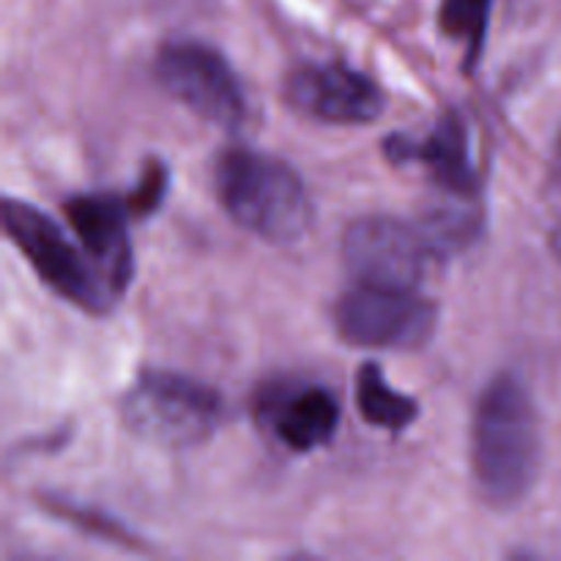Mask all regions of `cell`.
<instances>
[{
    "mask_svg": "<svg viewBox=\"0 0 561 561\" xmlns=\"http://www.w3.org/2000/svg\"><path fill=\"white\" fill-rule=\"evenodd\" d=\"M542 460L540 414L515 373H499L474 411L471 471L491 507L510 510L535 488Z\"/></svg>",
    "mask_w": 561,
    "mask_h": 561,
    "instance_id": "6da1fadb",
    "label": "cell"
},
{
    "mask_svg": "<svg viewBox=\"0 0 561 561\" xmlns=\"http://www.w3.org/2000/svg\"><path fill=\"white\" fill-rule=\"evenodd\" d=\"M214 186L228 217L268 244H294L310 230V192L301 175L272 153L225 151L214 168Z\"/></svg>",
    "mask_w": 561,
    "mask_h": 561,
    "instance_id": "7a4b0ae2",
    "label": "cell"
},
{
    "mask_svg": "<svg viewBox=\"0 0 561 561\" xmlns=\"http://www.w3.org/2000/svg\"><path fill=\"white\" fill-rule=\"evenodd\" d=\"M126 427L164 449L197 447L222 420V398L206 383L170 370H142L121 400Z\"/></svg>",
    "mask_w": 561,
    "mask_h": 561,
    "instance_id": "3957f363",
    "label": "cell"
},
{
    "mask_svg": "<svg viewBox=\"0 0 561 561\" xmlns=\"http://www.w3.org/2000/svg\"><path fill=\"white\" fill-rule=\"evenodd\" d=\"M3 228L11 244L25 255L33 272L38 274V279L60 299L80 307L82 312H91V316L110 312L113 296L118 294L104 279V274L88 263V257L77 250L75 241L53 217L38 211L31 203L5 197Z\"/></svg>",
    "mask_w": 561,
    "mask_h": 561,
    "instance_id": "277c9868",
    "label": "cell"
},
{
    "mask_svg": "<svg viewBox=\"0 0 561 561\" xmlns=\"http://www.w3.org/2000/svg\"><path fill=\"white\" fill-rule=\"evenodd\" d=\"M157 80L197 118L222 129H239L247 118L241 77L219 49L195 38L168 42L157 55Z\"/></svg>",
    "mask_w": 561,
    "mask_h": 561,
    "instance_id": "5b68a950",
    "label": "cell"
},
{
    "mask_svg": "<svg viewBox=\"0 0 561 561\" xmlns=\"http://www.w3.org/2000/svg\"><path fill=\"white\" fill-rule=\"evenodd\" d=\"M334 327L345 343L362 348L416 351L436 334L438 310L416 290L356 283L340 296Z\"/></svg>",
    "mask_w": 561,
    "mask_h": 561,
    "instance_id": "8992f818",
    "label": "cell"
},
{
    "mask_svg": "<svg viewBox=\"0 0 561 561\" xmlns=\"http://www.w3.org/2000/svg\"><path fill=\"white\" fill-rule=\"evenodd\" d=\"M433 255L420 225L370 214L345 228L343 257L356 283L416 290Z\"/></svg>",
    "mask_w": 561,
    "mask_h": 561,
    "instance_id": "52a82bcc",
    "label": "cell"
},
{
    "mask_svg": "<svg viewBox=\"0 0 561 561\" xmlns=\"http://www.w3.org/2000/svg\"><path fill=\"white\" fill-rule=\"evenodd\" d=\"M290 107L323 124H370L387 107L381 88L362 71L329 60L305 64L285 82Z\"/></svg>",
    "mask_w": 561,
    "mask_h": 561,
    "instance_id": "ba28073f",
    "label": "cell"
},
{
    "mask_svg": "<svg viewBox=\"0 0 561 561\" xmlns=\"http://www.w3.org/2000/svg\"><path fill=\"white\" fill-rule=\"evenodd\" d=\"M66 219L85 247L93 266L104 274L115 294H124L135 274L129 241V206L115 195H75L64 203Z\"/></svg>",
    "mask_w": 561,
    "mask_h": 561,
    "instance_id": "9c48e42d",
    "label": "cell"
},
{
    "mask_svg": "<svg viewBox=\"0 0 561 561\" xmlns=\"http://www.w3.org/2000/svg\"><path fill=\"white\" fill-rule=\"evenodd\" d=\"M383 153L392 164H425L431 179L458 201L477 197V190H480V173H477L474 153H471L469 126L460 113L442 115L431 135L422 137V140H411L405 135L387 137Z\"/></svg>",
    "mask_w": 561,
    "mask_h": 561,
    "instance_id": "30bf717a",
    "label": "cell"
},
{
    "mask_svg": "<svg viewBox=\"0 0 561 561\" xmlns=\"http://www.w3.org/2000/svg\"><path fill=\"white\" fill-rule=\"evenodd\" d=\"M274 436L294 453L327 447L340 427V400L323 387H299L266 403Z\"/></svg>",
    "mask_w": 561,
    "mask_h": 561,
    "instance_id": "8fae6325",
    "label": "cell"
},
{
    "mask_svg": "<svg viewBox=\"0 0 561 561\" xmlns=\"http://www.w3.org/2000/svg\"><path fill=\"white\" fill-rule=\"evenodd\" d=\"M356 409L367 425L389 433L405 431L420 416V405L409 394L389 387L387 376L376 362H367L356 376Z\"/></svg>",
    "mask_w": 561,
    "mask_h": 561,
    "instance_id": "7c38bea8",
    "label": "cell"
},
{
    "mask_svg": "<svg viewBox=\"0 0 561 561\" xmlns=\"http://www.w3.org/2000/svg\"><path fill=\"white\" fill-rule=\"evenodd\" d=\"M493 0H442L438 25L447 36L466 44V71H474L485 49Z\"/></svg>",
    "mask_w": 561,
    "mask_h": 561,
    "instance_id": "4fadbf2b",
    "label": "cell"
},
{
    "mask_svg": "<svg viewBox=\"0 0 561 561\" xmlns=\"http://www.w3.org/2000/svg\"><path fill=\"white\" fill-rule=\"evenodd\" d=\"M42 507L47 510V513H53L55 518L64 520V524L75 526V529L85 531V535H91V537H102V540L113 542V546L131 548V551H140V548H146L140 542V537H137L129 526H124L121 520H115L113 515L99 513V510L88 507V504H77L66 496H49L47 493V496L42 499Z\"/></svg>",
    "mask_w": 561,
    "mask_h": 561,
    "instance_id": "5bb4252c",
    "label": "cell"
},
{
    "mask_svg": "<svg viewBox=\"0 0 561 561\" xmlns=\"http://www.w3.org/2000/svg\"><path fill=\"white\" fill-rule=\"evenodd\" d=\"M170 186V170L168 164L159 162V159H151L142 170L140 181L135 184L131 195L126 197V206H129L131 217H148V214L157 211L162 206L164 195H168Z\"/></svg>",
    "mask_w": 561,
    "mask_h": 561,
    "instance_id": "9a60e30c",
    "label": "cell"
},
{
    "mask_svg": "<svg viewBox=\"0 0 561 561\" xmlns=\"http://www.w3.org/2000/svg\"><path fill=\"white\" fill-rule=\"evenodd\" d=\"M551 244H553V252H557V257L561 261V222L557 225V230H553V239H551Z\"/></svg>",
    "mask_w": 561,
    "mask_h": 561,
    "instance_id": "2e32d148",
    "label": "cell"
},
{
    "mask_svg": "<svg viewBox=\"0 0 561 561\" xmlns=\"http://www.w3.org/2000/svg\"><path fill=\"white\" fill-rule=\"evenodd\" d=\"M553 175H557V181L561 184V140H559V148H557V162H553Z\"/></svg>",
    "mask_w": 561,
    "mask_h": 561,
    "instance_id": "e0dca14e",
    "label": "cell"
}]
</instances>
